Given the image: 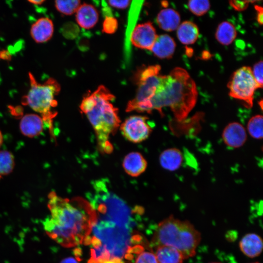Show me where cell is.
Here are the masks:
<instances>
[{
    "label": "cell",
    "mask_w": 263,
    "mask_h": 263,
    "mask_svg": "<svg viewBox=\"0 0 263 263\" xmlns=\"http://www.w3.org/2000/svg\"><path fill=\"white\" fill-rule=\"evenodd\" d=\"M211 57V55L209 52L207 51H204L202 54V58L204 59H207Z\"/></svg>",
    "instance_id": "cell-33"
},
{
    "label": "cell",
    "mask_w": 263,
    "mask_h": 263,
    "mask_svg": "<svg viewBox=\"0 0 263 263\" xmlns=\"http://www.w3.org/2000/svg\"><path fill=\"white\" fill-rule=\"evenodd\" d=\"M44 121L41 116L35 113L24 115L19 122L21 133L28 137H34L40 134L43 129Z\"/></svg>",
    "instance_id": "cell-12"
},
{
    "label": "cell",
    "mask_w": 263,
    "mask_h": 263,
    "mask_svg": "<svg viewBox=\"0 0 263 263\" xmlns=\"http://www.w3.org/2000/svg\"><path fill=\"white\" fill-rule=\"evenodd\" d=\"M115 96L104 85L84 96L80 109L92 124L101 152L110 153L113 147L110 137L117 130L120 123L118 109L112 101Z\"/></svg>",
    "instance_id": "cell-3"
},
{
    "label": "cell",
    "mask_w": 263,
    "mask_h": 263,
    "mask_svg": "<svg viewBox=\"0 0 263 263\" xmlns=\"http://www.w3.org/2000/svg\"><path fill=\"white\" fill-rule=\"evenodd\" d=\"M175 47L173 38L167 34H163L157 36L150 51L159 58L169 59L173 56Z\"/></svg>",
    "instance_id": "cell-14"
},
{
    "label": "cell",
    "mask_w": 263,
    "mask_h": 263,
    "mask_svg": "<svg viewBox=\"0 0 263 263\" xmlns=\"http://www.w3.org/2000/svg\"><path fill=\"white\" fill-rule=\"evenodd\" d=\"M263 122V116L260 114L253 116L249 120L247 130L249 134L254 138L262 139Z\"/></svg>",
    "instance_id": "cell-23"
},
{
    "label": "cell",
    "mask_w": 263,
    "mask_h": 263,
    "mask_svg": "<svg viewBox=\"0 0 263 263\" xmlns=\"http://www.w3.org/2000/svg\"><path fill=\"white\" fill-rule=\"evenodd\" d=\"M50 214L43 222L46 234L65 247L81 244L89 235L95 216L91 205L82 199L71 200L55 191L48 195Z\"/></svg>",
    "instance_id": "cell-1"
},
{
    "label": "cell",
    "mask_w": 263,
    "mask_h": 263,
    "mask_svg": "<svg viewBox=\"0 0 263 263\" xmlns=\"http://www.w3.org/2000/svg\"></svg>",
    "instance_id": "cell-38"
},
{
    "label": "cell",
    "mask_w": 263,
    "mask_h": 263,
    "mask_svg": "<svg viewBox=\"0 0 263 263\" xmlns=\"http://www.w3.org/2000/svg\"><path fill=\"white\" fill-rule=\"evenodd\" d=\"M15 162L13 154L6 150H0V178L12 172Z\"/></svg>",
    "instance_id": "cell-22"
},
{
    "label": "cell",
    "mask_w": 263,
    "mask_h": 263,
    "mask_svg": "<svg viewBox=\"0 0 263 263\" xmlns=\"http://www.w3.org/2000/svg\"><path fill=\"white\" fill-rule=\"evenodd\" d=\"M257 1L256 0H230L229 3L235 10L242 11L247 8L249 3H254Z\"/></svg>",
    "instance_id": "cell-29"
},
{
    "label": "cell",
    "mask_w": 263,
    "mask_h": 263,
    "mask_svg": "<svg viewBox=\"0 0 263 263\" xmlns=\"http://www.w3.org/2000/svg\"><path fill=\"white\" fill-rule=\"evenodd\" d=\"M148 119L146 116L141 115L129 117L120 126L122 135L133 143H139L146 140L152 131Z\"/></svg>",
    "instance_id": "cell-8"
},
{
    "label": "cell",
    "mask_w": 263,
    "mask_h": 263,
    "mask_svg": "<svg viewBox=\"0 0 263 263\" xmlns=\"http://www.w3.org/2000/svg\"><path fill=\"white\" fill-rule=\"evenodd\" d=\"M183 160L181 151L176 148H170L165 150L159 157V162L162 167L171 171H175L180 167Z\"/></svg>",
    "instance_id": "cell-18"
},
{
    "label": "cell",
    "mask_w": 263,
    "mask_h": 263,
    "mask_svg": "<svg viewBox=\"0 0 263 263\" xmlns=\"http://www.w3.org/2000/svg\"><path fill=\"white\" fill-rule=\"evenodd\" d=\"M254 7H255V9L257 12V20L258 23L262 25L263 24V7L258 5H255Z\"/></svg>",
    "instance_id": "cell-31"
},
{
    "label": "cell",
    "mask_w": 263,
    "mask_h": 263,
    "mask_svg": "<svg viewBox=\"0 0 263 263\" xmlns=\"http://www.w3.org/2000/svg\"><path fill=\"white\" fill-rule=\"evenodd\" d=\"M237 36V32L234 26L228 21H223L218 26L215 37L221 44L228 45L231 44Z\"/></svg>",
    "instance_id": "cell-21"
},
{
    "label": "cell",
    "mask_w": 263,
    "mask_h": 263,
    "mask_svg": "<svg viewBox=\"0 0 263 263\" xmlns=\"http://www.w3.org/2000/svg\"><path fill=\"white\" fill-rule=\"evenodd\" d=\"M260 263L259 262H254V263Z\"/></svg>",
    "instance_id": "cell-37"
},
{
    "label": "cell",
    "mask_w": 263,
    "mask_h": 263,
    "mask_svg": "<svg viewBox=\"0 0 263 263\" xmlns=\"http://www.w3.org/2000/svg\"><path fill=\"white\" fill-rule=\"evenodd\" d=\"M222 138L228 147L239 148L245 143L247 135L244 128L241 124L233 122L225 128L222 133Z\"/></svg>",
    "instance_id": "cell-10"
},
{
    "label": "cell",
    "mask_w": 263,
    "mask_h": 263,
    "mask_svg": "<svg viewBox=\"0 0 263 263\" xmlns=\"http://www.w3.org/2000/svg\"><path fill=\"white\" fill-rule=\"evenodd\" d=\"M227 87L231 97L243 101L247 108L252 107L254 92L258 87L250 67L243 66L235 71Z\"/></svg>",
    "instance_id": "cell-7"
},
{
    "label": "cell",
    "mask_w": 263,
    "mask_h": 263,
    "mask_svg": "<svg viewBox=\"0 0 263 263\" xmlns=\"http://www.w3.org/2000/svg\"><path fill=\"white\" fill-rule=\"evenodd\" d=\"M103 263H123L119 259H113L111 260H108L103 262Z\"/></svg>",
    "instance_id": "cell-34"
},
{
    "label": "cell",
    "mask_w": 263,
    "mask_h": 263,
    "mask_svg": "<svg viewBox=\"0 0 263 263\" xmlns=\"http://www.w3.org/2000/svg\"><path fill=\"white\" fill-rule=\"evenodd\" d=\"M29 2H30L32 4H35V5H41V4H42L43 2H45L44 0H28V1Z\"/></svg>",
    "instance_id": "cell-35"
},
{
    "label": "cell",
    "mask_w": 263,
    "mask_h": 263,
    "mask_svg": "<svg viewBox=\"0 0 263 263\" xmlns=\"http://www.w3.org/2000/svg\"><path fill=\"white\" fill-rule=\"evenodd\" d=\"M190 12L197 16L206 14L210 8V2L206 0H190L188 3Z\"/></svg>",
    "instance_id": "cell-25"
},
{
    "label": "cell",
    "mask_w": 263,
    "mask_h": 263,
    "mask_svg": "<svg viewBox=\"0 0 263 263\" xmlns=\"http://www.w3.org/2000/svg\"><path fill=\"white\" fill-rule=\"evenodd\" d=\"M108 4L113 7L118 9H125L129 6L131 1L129 0H108Z\"/></svg>",
    "instance_id": "cell-30"
},
{
    "label": "cell",
    "mask_w": 263,
    "mask_h": 263,
    "mask_svg": "<svg viewBox=\"0 0 263 263\" xmlns=\"http://www.w3.org/2000/svg\"><path fill=\"white\" fill-rule=\"evenodd\" d=\"M80 5L78 0H56L55 6L56 10L65 15H71L75 13Z\"/></svg>",
    "instance_id": "cell-24"
},
{
    "label": "cell",
    "mask_w": 263,
    "mask_h": 263,
    "mask_svg": "<svg viewBox=\"0 0 263 263\" xmlns=\"http://www.w3.org/2000/svg\"><path fill=\"white\" fill-rule=\"evenodd\" d=\"M156 21L159 27L169 32L177 29L180 23V16L178 12L171 8H165L158 14Z\"/></svg>",
    "instance_id": "cell-17"
},
{
    "label": "cell",
    "mask_w": 263,
    "mask_h": 263,
    "mask_svg": "<svg viewBox=\"0 0 263 263\" xmlns=\"http://www.w3.org/2000/svg\"><path fill=\"white\" fill-rule=\"evenodd\" d=\"M54 26L52 20L47 17L38 19L31 25L30 35L38 43L47 42L52 37Z\"/></svg>",
    "instance_id": "cell-11"
},
{
    "label": "cell",
    "mask_w": 263,
    "mask_h": 263,
    "mask_svg": "<svg viewBox=\"0 0 263 263\" xmlns=\"http://www.w3.org/2000/svg\"><path fill=\"white\" fill-rule=\"evenodd\" d=\"M199 35V31L198 26L190 21L183 22L177 28V38L184 44L188 45L194 43Z\"/></svg>",
    "instance_id": "cell-19"
},
{
    "label": "cell",
    "mask_w": 263,
    "mask_h": 263,
    "mask_svg": "<svg viewBox=\"0 0 263 263\" xmlns=\"http://www.w3.org/2000/svg\"><path fill=\"white\" fill-rule=\"evenodd\" d=\"M60 263H79L74 257H67L62 260Z\"/></svg>",
    "instance_id": "cell-32"
},
{
    "label": "cell",
    "mask_w": 263,
    "mask_h": 263,
    "mask_svg": "<svg viewBox=\"0 0 263 263\" xmlns=\"http://www.w3.org/2000/svg\"><path fill=\"white\" fill-rule=\"evenodd\" d=\"M155 255L158 263H183L185 260L179 250L169 246L157 247Z\"/></svg>",
    "instance_id": "cell-20"
},
{
    "label": "cell",
    "mask_w": 263,
    "mask_h": 263,
    "mask_svg": "<svg viewBox=\"0 0 263 263\" xmlns=\"http://www.w3.org/2000/svg\"><path fill=\"white\" fill-rule=\"evenodd\" d=\"M75 13L76 21L82 28L91 29L94 27L98 21V12L92 4L86 3L80 4Z\"/></svg>",
    "instance_id": "cell-13"
},
{
    "label": "cell",
    "mask_w": 263,
    "mask_h": 263,
    "mask_svg": "<svg viewBox=\"0 0 263 263\" xmlns=\"http://www.w3.org/2000/svg\"><path fill=\"white\" fill-rule=\"evenodd\" d=\"M263 240L256 233H248L241 239L239 247L241 251L248 257L255 258L259 256L263 250Z\"/></svg>",
    "instance_id": "cell-15"
},
{
    "label": "cell",
    "mask_w": 263,
    "mask_h": 263,
    "mask_svg": "<svg viewBox=\"0 0 263 263\" xmlns=\"http://www.w3.org/2000/svg\"><path fill=\"white\" fill-rule=\"evenodd\" d=\"M196 85L188 72L174 68L168 75L160 76L159 82L150 101V110L162 114V108L169 107L178 121L187 118L197 99Z\"/></svg>",
    "instance_id": "cell-2"
},
{
    "label": "cell",
    "mask_w": 263,
    "mask_h": 263,
    "mask_svg": "<svg viewBox=\"0 0 263 263\" xmlns=\"http://www.w3.org/2000/svg\"><path fill=\"white\" fill-rule=\"evenodd\" d=\"M29 75L30 88L23 101L34 111L40 113L44 122L52 128V118L56 113L51 110L57 105L55 98L60 90V85L53 78L40 84L37 82L32 74L29 73Z\"/></svg>",
    "instance_id": "cell-5"
},
{
    "label": "cell",
    "mask_w": 263,
    "mask_h": 263,
    "mask_svg": "<svg viewBox=\"0 0 263 263\" xmlns=\"http://www.w3.org/2000/svg\"><path fill=\"white\" fill-rule=\"evenodd\" d=\"M135 263H158L155 254L148 251H143L137 257Z\"/></svg>",
    "instance_id": "cell-28"
},
{
    "label": "cell",
    "mask_w": 263,
    "mask_h": 263,
    "mask_svg": "<svg viewBox=\"0 0 263 263\" xmlns=\"http://www.w3.org/2000/svg\"><path fill=\"white\" fill-rule=\"evenodd\" d=\"M158 35L152 23L148 21L136 25L132 30L130 40L136 47L150 50Z\"/></svg>",
    "instance_id": "cell-9"
},
{
    "label": "cell",
    "mask_w": 263,
    "mask_h": 263,
    "mask_svg": "<svg viewBox=\"0 0 263 263\" xmlns=\"http://www.w3.org/2000/svg\"><path fill=\"white\" fill-rule=\"evenodd\" d=\"M123 167L128 174L137 177L145 171L147 162L141 153L132 152L125 157Z\"/></svg>",
    "instance_id": "cell-16"
},
{
    "label": "cell",
    "mask_w": 263,
    "mask_h": 263,
    "mask_svg": "<svg viewBox=\"0 0 263 263\" xmlns=\"http://www.w3.org/2000/svg\"><path fill=\"white\" fill-rule=\"evenodd\" d=\"M252 74L258 85V88L263 87V61L261 60L254 64Z\"/></svg>",
    "instance_id": "cell-27"
},
{
    "label": "cell",
    "mask_w": 263,
    "mask_h": 263,
    "mask_svg": "<svg viewBox=\"0 0 263 263\" xmlns=\"http://www.w3.org/2000/svg\"><path fill=\"white\" fill-rule=\"evenodd\" d=\"M201 239V233L191 223L171 215L159 223L151 243L155 248L162 245L173 247L186 259L195 255Z\"/></svg>",
    "instance_id": "cell-4"
},
{
    "label": "cell",
    "mask_w": 263,
    "mask_h": 263,
    "mask_svg": "<svg viewBox=\"0 0 263 263\" xmlns=\"http://www.w3.org/2000/svg\"><path fill=\"white\" fill-rule=\"evenodd\" d=\"M118 26V21L116 18L111 16L106 17L102 24V31L108 34L114 33Z\"/></svg>",
    "instance_id": "cell-26"
},
{
    "label": "cell",
    "mask_w": 263,
    "mask_h": 263,
    "mask_svg": "<svg viewBox=\"0 0 263 263\" xmlns=\"http://www.w3.org/2000/svg\"><path fill=\"white\" fill-rule=\"evenodd\" d=\"M160 70L161 67L157 64L148 66L142 70L138 78L136 95L128 103L126 112L151 113L150 103L159 82Z\"/></svg>",
    "instance_id": "cell-6"
},
{
    "label": "cell",
    "mask_w": 263,
    "mask_h": 263,
    "mask_svg": "<svg viewBox=\"0 0 263 263\" xmlns=\"http://www.w3.org/2000/svg\"><path fill=\"white\" fill-rule=\"evenodd\" d=\"M3 142V136L1 131H0V147L1 146Z\"/></svg>",
    "instance_id": "cell-36"
}]
</instances>
